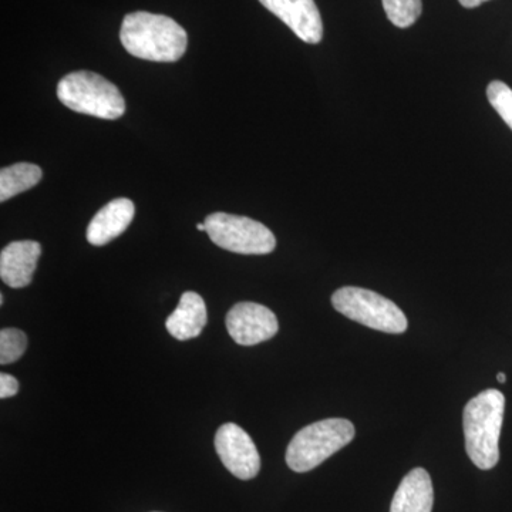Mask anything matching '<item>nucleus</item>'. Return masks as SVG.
Wrapping results in <instances>:
<instances>
[{"label": "nucleus", "mask_w": 512, "mask_h": 512, "mask_svg": "<svg viewBox=\"0 0 512 512\" xmlns=\"http://www.w3.org/2000/svg\"><path fill=\"white\" fill-rule=\"evenodd\" d=\"M120 39L131 56L158 63L178 62L188 46L183 26L168 16L148 12L127 15L121 25Z\"/></svg>", "instance_id": "1"}, {"label": "nucleus", "mask_w": 512, "mask_h": 512, "mask_svg": "<svg viewBox=\"0 0 512 512\" xmlns=\"http://www.w3.org/2000/svg\"><path fill=\"white\" fill-rule=\"evenodd\" d=\"M505 397L500 390L488 389L473 397L464 407L463 427L466 451L474 466L491 470L500 461V434Z\"/></svg>", "instance_id": "2"}, {"label": "nucleus", "mask_w": 512, "mask_h": 512, "mask_svg": "<svg viewBox=\"0 0 512 512\" xmlns=\"http://www.w3.org/2000/svg\"><path fill=\"white\" fill-rule=\"evenodd\" d=\"M57 97L67 109L103 120H117L126 111V101L116 84L93 72H74L57 86Z\"/></svg>", "instance_id": "3"}, {"label": "nucleus", "mask_w": 512, "mask_h": 512, "mask_svg": "<svg viewBox=\"0 0 512 512\" xmlns=\"http://www.w3.org/2000/svg\"><path fill=\"white\" fill-rule=\"evenodd\" d=\"M355 426L346 419H326L303 427L286 450V464L295 473H308L355 439Z\"/></svg>", "instance_id": "4"}, {"label": "nucleus", "mask_w": 512, "mask_h": 512, "mask_svg": "<svg viewBox=\"0 0 512 512\" xmlns=\"http://www.w3.org/2000/svg\"><path fill=\"white\" fill-rule=\"evenodd\" d=\"M332 305L346 318L379 332L400 335L409 328L406 315L396 303L369 289L340 288L333 293Z\"/></svg>", "instance_id": "5"}, {"label": "nucleus", "mask_w": 512, "mask_h": 512, "mask_svg": "<svg viewBox=\"0 0 512 512\" xmlns=\"http://www.w3.org/2000/svg\"><path fill=\"white\" fill-rule=\"evenodd\" d=\"M205 232L218 247L242 255L271 254L276 238L261 222L239 215L214 212L204 221Z\"/></svg>", "instance_id": "6"}, {"label": "nucleus", "mask_w": 512, "mask_h": 512, "mask_svg": "<svg viewBox=\"0 0 512 512\" xmlns=\"http://www.w3.org/2000/svg\"><path fill=\"white\" fill-rule=\"evenodd\" d=\"M215 450L229 473L239 480H252L261 470V457L251 436L234 423H227L215 434Z\"/></svg>", "instance_id": "7"}, {"label": "nucleus", "mask_w": 512, "mask_h": 512, "mask_svg": "<svg viewBox=\"0 0 512 512\" xmlns=\"http://www.w3.org/2000/svg\"><path fill=\"white\" fill-rule=\"evenodd\" d=\"M229 336L241 346H255L274 338L279 330L278 318L271 309L258 303H237L225 319Z\"/></svg>", "instance_id": "8"}, {"label": "nucleus", "mask_w": 512, "mask_h": 512, "mask_svg": "<svg viewBox=\"0 0 512 512\" xmlns=\"http://www.w3.org/2000/svg\"><path fill=\"white\" fill-rule=\"evenodd\" d=\"M269 12L278 16L299 39L318 45L323 37L322 16L315 0H259Z\"/></svg>", "instance_id": "9"}, {"label": "nucleus", "mask_w": 512, "mask_h": 512, "mask_svg": "<svg viewBox=\"0 0 512 512\" xmlns=\"http://www.w3.org/2000/svg\"><path fill=\"white\" fill-rule=\"evenodd\" d=\"M42 247L39 242L15 241L0 252V278L13 289L25 288L32 282Z\"/></svg>", "instance_id": "10"}, {"label": "nucleus", "mask_w": 512, "mask_h": 512, "mask_svg": "<svg viewBox=\"0 0 512 512\" xmlns=\"http://www.w3.org/2000/svg\"><path fill=\"white\" fill-rule=\"evenodd\" d=\"M133 201L128 198H117L104 205L90 221L87 227V241L94 247H103L120 237L134 220Z\"/></svg>", "instance_id": "11"}, {"label": "nucleus", "mask_w": 512, "mask_h": 512, "mask_svg": "<svg viewBox=\"0 0 512 512\" xmlns=\"http://www.w3.org/2000/svg\"><path fill=\"white\" fill-rule=\"evenodd\" d=\"M207 306L198 293L185 292L175 311L165 320V328L177 340L198 338L207 325Z\"/></svg>", "instance_id": "12"}, {"label": "nucleus", "mask_w": 512, "mask_h": 512, "mask_svg": "<svg viewBox=\"0 0 512 512\" xmlns=\"http://www.w3.org/2000/svg\"><path fill=\"white\" fill-rule=\"evenodd\" d=\"M433 504L430 474L424 468H414L397 488L390 512H431Z\"/></svg>", "instance_id": "13"}, {"label": "nucleus", "mask_w": 512, "mask_h": 512, "mask_svg": "<svg viewBox=\"0 0 512 512\" xmlns=\"http://www.w3.org/2000/svg\"><path fill=\"white\" fill-rule=\"evenodd\" d=\"M42 168L32 163H18L0 171V202L36 187L42 180Z\"/></svg>", "instance_id": "14"}, {"label": "nucleus", "mask_w": 512, "mask_h": 512, "mask_svg": "<svg viewBox=\"0 0 512 512\" xmlns=\"http://www.w3.org/2000/svg\"><path fill=\"white\" fill-rule=\"evenodd\" d=\"M387 19L400 29L410 28L420 18L421 0H382Z\"/></svg>", "instance_id": "15"}, {"label": "nucleus", "mask_w": 512, "mask_h": 512, "mask_svg": "<svg viewBox=\"0 0 512 512\" xmlns=\"http://www.w3.org/2000/svg\"><path fill=\"white\" fill-rule=\"evenodd\" d=\"M28 348V336L19 329H2L0 332V365L18 362Z\"/></svg>", "instance_id": "16"}, {"label": "nucleus", "mask_w": 512, "mask_h": 512, "mask_svg": "<svg viewBox=\"0 0 512 512\" xmlns=\"http://www.w3.org/2000/svg\"><path fill=\"white\" fill-rule=\"evenodd\" d=\"M487 97L494 110L500 114L501 119L505 121L512 130V90L504 82L494 80L488 84Z\"/></svg>", "instance_id": "17"}, {"label": "nucleus", "mask_w": 512, "mask_h": 512, "mask_svg": "<svg viewBox=\"0 0 512 512\" xmlns=\"http://www.w3.org/2000/svg\"><path fill=\"white\" fill-rule=\"evenodd\" d=\"M19 392V382L15 377L2 373L0 375V399L16 396Z\"/></svg>", "instance_id": "18"}, {"label": "nucleus", "mask_w": 512, "mask_h": 512, "mask_svg": "<svg viewBox=\"0 0 512 512\" xmlns=\"http://www.w3.org/2000/svg\"><path fill=\"white\" fill-rule=\"evenodd\" d=\"M458 2H460L461 5L464 6V8L473 9L478 8V6H480L481 3L487 2V0H458Z\"/></svg>", "instance_id": "19"}, {"label": "nucleus", "mask_w": 512, "mask_h": 512, "mask_svg": "<svg viewBox=\"0 0 512 512\" xmlns=\"http://www.w3.org/2000/svg\"><path fill=\"white\" fill-rule=\"evenodd\" d=\"M497 380L500 383H505L507 382V376H505L504 373H498Z\"/></svg>", "instance_id": "20"}, {"label": "nucleus", "mask_w": 512, "mask_h": 512, "mask_svg": "<svg viewBox=\"0 0 512 512\" xmlns=\"http://www.w3.org/2000/svg\"><path fill=\"white\" fill-rule=\"evenodd\" d=\"M198 231H204L205 232V224H198L197 225Z\"/></svg>", "instance_id": "21"}]
</instances>
